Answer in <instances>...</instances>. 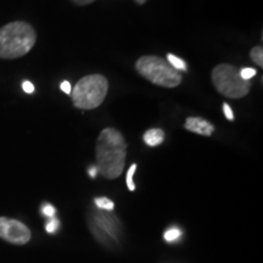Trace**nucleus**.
I'll return each instance as SVG.
<instances>
[{"mask_svg":"<svg viewBox=\"0 0 263 263\" xmlns=\"http://www.w3.org/2000/svg\"><path fill=\"white\" fill-rule=\"evenodd\" d=\"M127 143L120 130L105 128L97 140V167L105 178L116 179L123 172L127 157Z\"/></svg>","mask_w":263,"mask_h":263,"instance_id":"nucleus-1","label":"nucleus"},{"mask_svg":"<svg viewBox=\"0 0 263 263\" xmlns=\"http://www.w3.org/2000/svg\"><path fill=\"white\" fill-rule=\"evenodd\" d=\"M37 33L27 22L15 21L0 28V59H18L32 50Z\"/></svg>","mask_w":263,"mask_h":263,"instance_id":"nucleus-2","label":"nucleus"},{"mask_svg":"<svg viewBox=\"0 0 263 263\" xmlns=\"http://www.w3.org/2000/svg\"><path fill=\"white\" fill-rule=\"evenodd\" d=\"M108 91V81L103 74L94 73L81 78L71 93L72 103L81 110H93L104 103Z\"/></svg>","mask_w":263,"mask_h":263,"instance_id":"nucleus-3","label":"nucleus"},{"mask_svg":"<svg viewBox=\"0 0 263 263\" xmlns=\"http://www.w3.org/2000/svg\"><path fill=\"white\" fill-rule=\"evenodd\" d=\"M136 70L141 77L160 87L176 88L182 83V74L174 70L167 60L155 55H145L138 59Z\"/></svg>","mask_w":263,"mask_h":263,"instance_id":"nucleus-4","label":"nucleus"},{"mask_svg":"<svg viewBox=\"0 0 263 263\" xmlns=\"http://www.w3.org/2000/svg\"><path fill=\"white\" fill-rule=\"evenodd\" d=\"M211 78L217 91L229 99L244 98L251 89V81L242 80L238 68L229 64L217 65Z\"/></svg>","mask_w":263,"mask_h":263,"instance_id":"nucleus-5","label":"nucleus"},{"mask_svg":"<svg viewBox=\"0 0 263 263\" xmlns=\"http://www.w3.org/2000/svg\"><path fill=\"white\" fill-rule=\"evenodd\" d=\"M89 227L95 238L106 245H112L117 241L121 230L120 221L114 213L99 209L90 212Z\"/></svg>","mask_w":263,"mask_h":263,"instance_id":"nucleus-6","label":"nucleus"},{"mask_svg":"<svg viewBox=\"0 0 263 263\" xmlns=\"http://www.w3.org/2000/svg\"><path fill=\"white\" fill-rule=\"evenodd\" d=\"M31 230L17 219L0 217V238L15 245H25L31 240Z\"/></svg>","mask_w":263,"mask_h":263,"instance_id":"nucleus-7","label":"nucleus"},{"mask_svg":"<svg viewBox=\"0 0 263 263\" xmlns=\"http://www.w3.org/2000/svg\"><path fill=\"white\" fill-rule=\"evenodd\" d=\"M184 128L192 133L203 137H211L215 132V126L202 117H188L184 123Z\"/></svg>","mask_w":263,"mask_h":263,"instance_id":"nucleus-8","label":"nucleus"},{"mask_svg":"<svg viewBox=\"0 0 263 263\" xmlns=\"http://www.w3.org/2000/svg\"><path fill=\"white\" fill-rule=\"evenodd\" d=\"M164 140V132L160 128H151L144 133V141L149 146L161 145Z\"/></svg>","mask_w":263,"mask_h":263,"instance_id":"nucleus-9","label":"nucleus"},{"mask_svg":"<svg viewBox=\"0 0 263 263\" xmlns=\"http://www.w3.org/2000/svg\"><path fill=\"white\" fill-rule=\"evenodd\" d=\"M183 230L177 226H171L167 228L163 233V239L166 240L170 244H174V242H179L182 240Z\"/></svg>","mask_w":263,"mask_h":263,"instance_id":"nucleus-10","label":"nucleus"},{"mask_svg":"<svg viewBox=\"0 0 263 263\" xmlns=\"http://www.w3.org/2000/svg\"><path fill=\"white\" fill-rule=\"evenodd\" d=\"M167 62L172 66L174 70H177L178 72L188 70V66H186L185 61H184L183 59L176 57V55L171 54V52L170 54H167Z\"/></svg>","mask_w":263,"mask_h":263,"instance_id":"nucleus-11","label":"nucleus"},{"mask_svg":"<svg viewBox=\"0 0 263 263\" xmlns=\"http://www.w3.org/2000/svg\"><path fill=\"white\" fill-rule=\"evenodd\" d=\"M94 203L99 210H104V211H112L115 209L114 201H111L107 197H95Z\"/></svg>","mask_w":263,"mask_h":263,"instance_id":"nucleus-12","label":"nucleus"},{"mask_svg":"<svg viewBox=\"0 0 263 263\" xmlns=\"http://www.w3.org/2000/svg\"><path fill=\"white\" fill-rule=\"evenodd\" d=\"M250 58H251V60L255 62L256 65H258L259 67H262L263 66V49L261 45H256L251 49V51H250Z\"/></svg>","mask_w":263,"mask_h":263,"instance_id":"nucleus-13","label":"nucleus"},{"mask_svg":"<svg viewBox=\"0 0 263 263\" xmlns=\"http://www.w3.org/2000/svg\"><path fill=\"white\" fill-rule=\"evenodd\" d=\"M136 171H137V164L133 163L127 172V186L130 192H134V190H136V184L133 182V177H134V173H136Z\"/></svg>","mask_w":263,"mask_h":263,"instance_id":"nucleus-14","label":"nucleus"},{"mask_svg":"<svg viewBox=\"0 0 263 263\" xmlns=\"http://www.w3.org/2000/svg\"><path fill=\"white\" fill-rule=\"evenodd\" d=\"M256 73H257V72H256L255 68L251 67H245L242 68V70H240V76H241L242 80L245 81H251V78H254Z\"/></svg>","mask_w":263,"mask_h":263,"instance_id":"nucleus-15","label":"nucleus"},{"mask_svg":"<svg viewBox=\"0 0 263 263\" xmlns=\"http://www.w3.org/2000/svg\"><path fill=\"white\" fill-rule=\"evenodd\" d=\"M59 228H60V222H59V219H57V218H51L50 221L47 223V226H45V229H47V232L49 233V234L57 233Z\"/></svg>","mask_w":263,"mask_h":263,"instance_id":"nucleus-16","label":"nucleus"},{"mask_svg":"<svg viewBox=\"0 0 263 263\" xmlns=\"http://www.w3.org/2000/svg\"><path fill=\"white\" fill-rule=\"evenodd\" d=\"M42 212L43 215L49 217V218H54L55 213H57V210H55V207L50 205V203H45V205H43L42 207Z\"/></svg>","mask_w":263,"mask_h":263,"instance_id":"nucleus-17","label":"nucleus"},{"mask_svg":"<svg viewBox=\"0 0 263 263\" xmlns=\"http://www.w3.org/2000/svg\"><path fill=\"white\" fill-rule=\"evenodd\" d=\"M223 112H224V116L227 120H229V121L234 120V114H233V110H232V107L229 106V104H227V103L223 104Z\"/></svg>","mask_w":263,"mask_h":263,"instance_id":"nucleus-18","label":"nucleus"},{"mask_svg":"<svg viewBox=\"0 0 263 263\" xmlns=\"http://www.w3.org/2000/svg\"><path fill=\"white\" fill-rule=\"evenodd\" d=\"M22 89H24L27 94H32L33 91H34V85H33L31 82L25 81L24 83H22Z\"/></svg>","mask_w":263,"mask_h":263,"instance_id":"nucleus-19","label":"nucleus"},{"mask_svg":"<svg viewBox=\"0 0 263 263\" xmlns=\"http://www.w3.org/2000/svg\"><path fill=\"white\" fill-rule=\"evenodd\" d=\"M60 88H61V90L65 91L66 94L71 95V93H72V88H71L70 82H68V81H64V82H62V83H61Z\"/></svg>","mask_w":263,"mask_h":263,"instance_id":"nucleus-20","label":"nucleus"},{"mask_svg":"<svg viewBox=\"0 0 263 263\" xmlns=\"http://www.w3.org/2000/svg\"><path fill=\"white\" fill-rule=\"evenodd\" d=\"M71 2L78 6H85V5L93 4V3L97 2V0H71Z\"/></svg>","mask_w":263,"mask_h":263,"instance_id":"nucleus-21","label":"nucleus"},{"mask_svg":"<svg viewBox=\"0 0 263 263\" xmlns=\"http://www.w3.org/2000/svg\"><path fill=\"white\" fill-rule=\"evenodd\" d=\"M98 172H99V171H98L97 166H93V167H90V168H89V176L91 177V178H95Z\"/></svg>","mask_w":263,"mask_h":263,"instance_id":"nucleus-22","label":"nucleus"},{"mask_svg":"<svg viewBox=\"0 0 263 263\" xmlns=\"http://www.w3.org/2000/svg\"><path fill=\"white\" fill-rule=\"evenodd\" d=\"M136 2H137L139 5H143V4H145L147 0H136Z\"/></svg>","mask_w":263,"mask_h":263,"instance_id":"nucleus-23","label":"nucleus"}]
</instances>
